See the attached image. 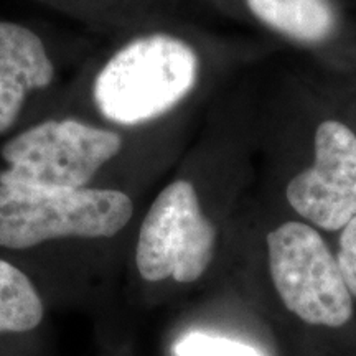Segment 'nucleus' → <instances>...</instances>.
I'll use <instances>...</instances> for the list:
<instances>
[{
    "label": "nucleus",
    "instance_id": "9d476101",
    "mask_svg": "<svg viewBox=\"0 0 356 356\" xmlns=\"http://www.w3.org/2000/svg\"><path fill=\"white\" fill-rule=\"evenodd\" d=\"M175 356H262L259 351L239 341L191 333L175 345Z\"/></svg>",
    "mask_w": 356,
    "mask_h": 356
},
{
    "label": "nucleus",
    "instance_id": "20e7f679",
    "mask_svg": "<svg viewBox=\"0 0 356 356\" xmlns=\"http://www.w3.org/2000/svg\"><path fill=\"white\" fill-rule=\"evenodd\" d=\"M269 269L280 300L309 325L340 328L353 315L338 261L312 226L289 221L267 236Z\"/></svg>",
    "mask_w": 356,
    "mask_h": 356
},
{
    "label": "nucleus",
    "instance_id": "39448f33",
    "mask_svg": "<svg viewBox=\"0 0 356 356\" xmlns=\"http://www.w3.org/2000/svg\"><path fill=\"white\" fill-rule=\"evenodd\" d=\"M216 229L204 216L197 190L186 180L165 186L140 226L136 262L142 279L180 284L198 280L213 259Z\"/></svg>",
    "mask_w": 356,
    "mask_h": 356
},
{
    "label": "nucleus",
    "instance_id": "f03ea898",
    "mask_svg": "<svg viewBox=\"0 0 356 356\" xmlns=\"http://www.w3.org/2000/svg\"><path fill=\"white\" fill-rule=\"evenodd\" d=\"M132 213L131 198L118 190L0 184V246L26 249L50 239L111 238Z\"/></svg>",
    "mask_w": 356,
    "mask_h": 356
},
{
    "label": "nucleus",
    "instance_id": "9b49d317",
    "mask_svg": "<svg viewBox=\"0 0 356 356\" xmlns=\"http://www.w3.org/2000/svg\"><path fill=\"white\" fill-rule=\"evenodd\" d=\"M337 261L343 274L346 287L351 296L356 297V216L341 229Z\"/></svg>",
    "mask_w": 356,
    "mask_h": 356
},
{
    "label": "nucleus",
    "instance_id": "7ed1b4c3",
    "mask_svg": "<svg viewBox=\"0 0 356 356\" xmlns=\"http://www.w3.org/2000/svg\"><path fill=\"white\" fill-rule=\"evenodd\" d=\"M122 149L118 132L76 119L44 121L2 147L0 184L79 190Z\"/></svg>",
    "mask_w": 356,
    "mask_h": 356
},
{
    "label": "nucleus",
    "instance_id": "0eeeda50",
    "mask_svg": "<svg viewBox=\"0 0 356 356\" xmlns=\"http://www.w3.org/2000/svg\"><path fill=\"white\" fill-rule=\"evenodd\" d=\"M53 76L42 38L26 26L0 22V134L19 119L26 96L48 86Z\"/></svg>",
    "mask_w": 356,
    "mask_h": 356
},
{
    "label": "nucleus",
    "instance_id": "6e6552de",
    "mask_svg": "<svg viewBox=\"0 0 356 356\" xmlns=\"http://www.w3.org/2000/svg\"><path fill=\"white\" fill-rule=\"evenodd\" d=\"M262 24L305 43L330 38L337 26V13L330 0H246Z\"/></svg>",
    "mask_w": 356,
    "mask_h": 356
},
{
    "label": "nucleus",
    "instance_id": "1a4fd4ad",
    "mask_svg": "<svg viewBox=\"0 0 356 356\" xmlns=\"http://www.w3.org/2000/svg\"><path fill=\"white\" fill-rule=\"evenodd\" d=\"M43 302L19 267L0 259V333L30 332L42 323Z\"/></svg>",
    "mask_w": 356,
    "mask_h": 356
},
{
    "label": "nucleus",
    "instance_id": "423d86ee",
    "mask_svg": "<svg viewBox=\"0 0 356 356\" xmlns=\"http://www.w3.org/2000/svg\"><path fill=\"white\" fill-rule=\"evenodd\" d=\"M287 202L325 231L343 229L356 216V134L338 121L315 132V162L289 181Z\"/></svg>",
    "mask_w": 356,
    "mask_h": 356
},
{
    "label": "nucleus",
    "instance_id": "f257e3e1",
    "mask_svg": "<svg viewBox=\"0 0 356 356\" xmlns=\"http://www.w3.org/2000/svg\"><path fill=\"white\" fill-rule=\"evenodd\" d=\"M200 58L184 40L165 33L136 38L99 71L92 96L96 108L121 126L154 121L193 91Z\"/></svg>",
    "mask_w": 356,
    "mask_h": 356
}]
</instances>
